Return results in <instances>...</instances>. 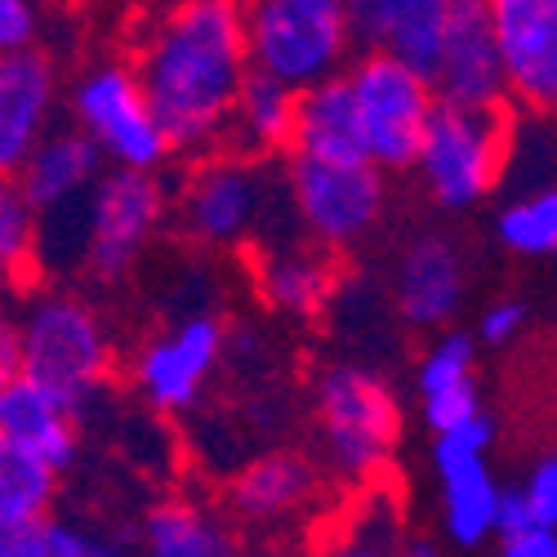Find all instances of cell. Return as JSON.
Masks as SVG:
<instances>
[{
  "mask_svg": "<svg viewBox=\"0 0 557 557\" xmlns=\"http://www.w3.org/2000/svg\"><path fill=\"white\" fill-rule=\"evenodd\" d=\"M134 76L174 152L206 157L223 144V125L250 76L242 0H174L148 27Z\"/></svg>",
  "mask_w": 557,
  "mask_h": 557,
  "instance_id": "6da1fadb",
  "label": "cell"
},
{
  "mask_svg": "<svg viewBox=\"0 0 557 557\" xmlns=\"http://www.w3.org/2000/svg\"><path fill=\"white\" fill-rule=\"evenodd\" d=\"M18 317V370L54 388L76 410L95 401L116 375V344L95 304L72 290H32Z\"/></svg>",
  "mask_w": 557,
  "mask_h": 557,
  "instance_id": "7a4b0ae2",
  "label": "cell"
},
{
  "mask_svg": "<svg viewBox=\"0 0 557 557\" xmlns=\"http://www.w3.org/2000/svg\"><path fill=\"white\" fill-rule=\"evenodd\" d=\"M242 18L250 72L286 89L331 81L352 63L357 45L344 0H250Z\"/></svg>",
  "mask_w": 557,
  "mask_h": 557,
  "instance_id": "3957f363",
  "label": "cell"
},
{
  "mask_svg": "<svg viewBox=\"0 0 557 557\" xmlns=\"http://www.w3.org/2000/svg\"><path fill=\"white\" fill-rule=\"evenodd\" d=\"M317 429L331 469L348 482H375L401 446V397L366 366H331L317 380Z\"/></svg>",
  "mask_w": 557,
  "mask_h": 557,
  "instance_id": "277c9868",
  "label": "cell"
},
{
  "mask_svg": "<svg viewBox=\"0 0 557 557\" xmlns=\"http://www.w3.org/2000/svg\"><path fill=\"white\" fill-rule=\"evenodd\" d=\"M513 152V129H508V108H459L437 103L424 138L414 148L410 170L420 174L429 197L446 210H473L482 206L508 170Z\"/></svg>",
  "mask_w": 557,
  "mask_h": 557,
  "instance_id": "5b68a950",
  "label": "cell"
},
{
  "mask_svg": "<svg viewBox=\"0 0 557 557\" xmlns=\"http://www.w3.org/2000/svg\"><path fill=\"white\" fill-rule=\"evenodd\" d=\"M276 201H286V188L268 161L227 148L206 152L178 188V232L206 250H237L250 242L259 246Z\"/></svg>",
  "mask_w": 557,
  "mask_h": 557,
  "instance_id": "8992f818",
  "label": "cell"
},
{
  "mask_svg": "<svg viewBox=\"0 0 557 557\" xmlns=\"http://www.w3.org/2000/svg\"><path fill=\"white\" fill-rule=\"evenodd\" d=\"M67 125H76L108 170H148L161 174L174 157L170 138L138 85L129 63H89L67 85Z\"/></svg>",
  "mask_w": 557,
  "mask_h": 557,
  "instance_id": "52a82bcc",
  "label": "cell"
},
{
  "mask_svg": "<svg viewBox=\"0 0 557 557\" xmlns=\"http://www.w3.org/2000/svg\"><path fill=\"white\" fill-rule=\"evenodd\" d=\"M170 219V193L161 174L103 170L81 201V263L99 282H121L138 268Z\"/></svg>",
  "mask_w": 557,
  "mask_h": 557,
  "instance_id": "ba28073f",
  "label": "cell"
},
{
  "mask_svg": "<svg viewBox=\"0 0 557 557\" xmlns=\"http://www.w3.org/2000/svg\"><path fill=\"white\" fill-rule=\"evenodd\" d=\"M344 81H348L370 165L410 170L414 148L424 138V125L437 108L433 81L420 67H410L393 54H370V50H361L344 67Z\"/></svg>",
  "mask_w": 557,
  "mask_h": 557,
  "instance_id": "9c48e42d",
  "label": "cell"
},
{
  "mask_svg": "<svg viewBox=\"0 0 557 557\" xmlns=\"http://www.w3.org/2000/svg\"><path fill=\"white\" fill-rule=\"evenodd\" d=\"M282 188L299 237L317 242L321 250H348L366 242L384 219V170L370 161L290 157Z\"/></svg>",
  "mask_w": 557,
  "mask_h": 557,
  "instance_id": "30bf717a",
  "label": "cell"
},
{
  "mask_svg": "<svg viewBox=\"0 0 557 557\" xmlns=\"http://www.w3.org/2000/svg\"><path fill=\"white\" fill-rule=\"evenodd\" d=\"M499 424L491 410H478L446 433H433V482H437V518L442 535L473 553L486 548L499 531V495L504 482L491 469Z\"/></svg>",
  "mask_w": 557,
  "mask_h": 557,
  "instance_id": "8fae6325",
  "label": "cell"
},
{
  "mask_svg": "<svg viewBox=\"0 0 557 557\" xmlns=\"http://www.w3.org/2000/svg\"><path fill=\"white\" fill-rule=\"evenodd\" d=\"M227 352V326L219 312H183L157 331L148 344H138L129 357V384L157 414H183L193 410L223 366Z\"/></svg>",
  "mask_w": 557,
  "mask_h": 557,
  "instance_id": "7c38bea8",
  "label": "cell"
},
{
  "mask_svg": "<svg viewBox=\"0 0 557 557\" xmlns=\"http://www.w3.org/2000/svg\"><path fill=\"white\" fill-rule=\"evenodd\" d=\"M499 50L508 103L548 112L557 103V0H482Z\"/></svg>",
  "mask_w": 557,
  "mask_h": 557,
  "instance_id": "4fadbf2b",
  "label": "cell"
},
{
  "mask_svg": "<svg viewBox=\"0 0 557 557\" xmlns=\"http://www.w3.org/2000/svg\"><path fill=\"white\" fill-rule=\"evenodd\" d=\"M437 103L459 108H508V85L482 0H450L437 54L429 63Z\"/></svg>",
  "mask_w": 557,
  "mask_h": 557,
  "instance_id": "5bb4252c",
  "label": "cell"
},
{
  "mask_svg": "<svg viewBox=\"0 0 557 557\" xmlns=\"http://www.w3.org/2000/svg\"><path fill=\"white\" fill-rule=\"evenodd\" d=\"M63 81L45 50L0 54V178H14L59 116Z\"/></svg>",
  "mask_w": 557,
  "mask_h": 557,
  "instance_id": "9a60e30c",
  "label": "cell"
},
{
  "mask_svg": "<svg viewBox=\"0 0 557 557\" xmlns=\"http://www.w3.org/2000/svg\"><path fill=\"white\" fill-rule=\"evenodd\" d=\"M255 286L272 312L299 321L321 317L339 286L335 250H321L308 237H263L255 250Z\"/></svg>",
  "mask_w": 557,
  "mask_h": 557,
  "instance_id": "2e32d148",
  "label": "cell"
},
{
  "mask_svg": "<svg viewBox=\"0 0 557 557\" xmlns=\"http://www.w3.org/2000/svg\"><path fill=\"white\" fill-rule=\"evenodd\" d=\"M469 299V268L450 237L424 232L401 250L397 263V308L410 326L446 331Z\"/></svg>",
  "mask_w": 557,
  "mask_h": 557,
  "instance_id": "e0dca14e",
  "label": "cell"
},
{
  "mask_svg": "<svg viewBox=\"0 0 557 557\" xmlns=\"http://www.w3.org/2000/svg\"><path fill=\"white\" fill-rule=\"evenodd\" d=\"M0 437H10L14 446L40 455L50 469L67 473L81 455V410L18 370L0 388Z\"/></svg>",
  "mask_w": 557,
  "mask_h": 557,
  "instance_id": "ac0fdd59",
  "label": "cell"
},
{
  "mask_svg": "<svg viewBox=\"0 0 557 557\" xmlns=\"http://www.w3.org/2000/svg\"><path fill=\"white\" fill-rule=\"evenodd\" d=\"M103 170L108 165L95 152V144H89L76 125L54 121L50 129H45L40 144L27 152V161L18 165L14 183L40 219V214H54V210H67V206L85 201Z\"/></svg>",
  "mask_w": 557,
  "mask_h": 557,
  "instance_id": "d6986e66",
  "label": "cell"
},
{
  "mask_svg": "<svg viewBox=\"0 0 557 557\" xmlns=\"http://www.w3.org/2000/svg\"><path fill=\"white\" fill-rule=\"evenodd\" d=\"M352 45L370 54H393L429 76L450 0H344Z\"/></svg>",
  "mask_w": 557,
  "mask_h": 557,
  "instance_id": "ffe728a7",
  "label": "cell"
},
{
  "mask_svg": "<svg viewBox=\"0 0 557 557\" xmlns=\"http://www.w3.org/2000/svg\"><path fill=\"white\" fill-rule=\"evenodd\" d=\"M414 397H420V414L433 433H446L486 410L478 380V344L469 331H442L424 348L420 366H414Z\"/></svg>",
  "mask_w": 557,
  "mask_h": 557,
  "instance_id": "44dd1931",
  "label": "cell"
},
{
  "mask_svg": "<svg viewBox=\"0 0 557 557\" xmlns=\"http://www.w3.org/2000/svg\"><path fill=\"white\" fill-rule=\"evenodd\" d=\"M317 469L299 450H268L227 482V513L250 527H282L312 504Z\"/></svg>",
  "mask_w": 557,
  "mask_h": 557,
  "instance_id": "7402d4cb",
  "label": "cell"
},
{
  "mask_svg": "<svg viewBox=\"0 0 557 557\" xmlns=\"http://www.w3.org/2000/svg\"><path fill=\"white\" fill-rule=\"evenodd\" d=\"M290 157L312 161H370L361 144V125L352 112V95L344 72L331 81H317L295 95V129H290Z\"/></svg>",
  "mask_w": 557,
  "mask_h": 557,
  "instance_id": "603a6c76",
  "label": "cell"
},
{
  "mask_svg": "<svg viewBox=\"0 0 557 557\" xmlns=\"http://www.w3.org/2000/svg\"><path fill=\"white\" fill-rule=\"evenodd\" d=\"M138 535V557H246L232 522L197 499H161L148 508Z\"/></svg>",
  "mask_w": 557,
  "mask_h": 557,
  "instance_id": "cb8c5ba5",
  "label": "cell"
},
{
  "mask_svg": "<svg viewBox=\"0 0 557 557\" xmlns=\"http://www.w3.org/2000/svg\"><path fill=\"white\" fill-rule=\"evenodd\" d=\"M295 95L299 89H286L282 81H268V76L250 72L237 89V99H232L219 148L242 152V157H259V161H268L276 152H290Z\"/></svg>",
  "mask_w": 557,
  "mask_h": 557,
  "instance_id": "d4e9b609",
  "label": "cell"
},
{
  "mask_svg": "<svg viewBox=\"0 0 557 557\" xmlns=\"http://www.w3.org/2000/svg\"><path fill=\"white\" fill-rule=\"evenodd\" d=\"M59 499V469L0 437V527L45 522Z\"/></svg>",
  "mask_w": 557,
  "mask_h": 557,
  "instance_id": "484cf974",
  "label": "cell"
},
{
  "mask_svg": "<svg viewBox=\"0 0 557 557\" xmlns=\"http://www.w3.org/2000/svg\"><path fill=\"white\" fill-rule=\"evenodd\" d=\"M312 557H401V513L388 491H370Z\"/></svg>",
  "mask_w": 557,
  "mask_h": 557,
  "instance_id": "4316f807",
  "label": "cell"
},
{
  "mask_svg": "<svg viewBox=\"0 0 557 557\" xmlns=\"http://www.w3.org/2000/svg\"><path fill=\"white\" fill-rule=\"evenodd\" d=\"M495 237L518 259H548L557 250V193L553 183L518 193L495 214Z\"/></svg>",
  "mask_w": 557,
  "mask_h": 557,
  "instance_id": "83f0119b",
  "label": "cell"
},
{
  "mask_svg": "<svg viewBox=\"0 0 557 557\" xmlns=\"http://www.w3.org/2000/svg\"><path fill=\"white\" fill-rule=\"evenodd\" d=\"M36 272V210L14 178H0V299L23 290Z\"/></svg>",
  "mask_w": 557,
  "mask_h": 557,
  "instance_id": "f1b7e54d",
  "label": "cell"
},
{
  "mask_svg": "<svg viewBox=\"0 0 557 557\" xmlns=\"http://www.w3.org/2000/svg\"><path fill=\"white\" fill-rule=\"evenodd\" d=\"M50 557H138V535L95 518H45Z\"/></svg>",
  "mask_w": 557,
  "mask_h": 557,
  "instance_id": "f546056e",
  "label": "cell"
},
{
  "mask_svg": "<svg viewBox=\"0 0 557 557\" xmlns=\"http://www.w3.org/2000/svg\"><path fill=\"white\" fill-rule=\"evenodd\" d=\"M527 331H531V304L527 299H495L478 317L473 344L478 348H513L518 339H527Z\"/></svg>",
  "mask_w": 557,
  "mask_h": 557,
  "instance_id": "4dcf8cb0",
  "label": "cell"
},
{
  "mask_svg": "<svg viewBox=\"0 0 557 557\" xmlns=\"http://www.w3.org/2000/svg\"><path fill=\"white\" fill-rule=\"evenodd\" d=\"M513 495L522 499V508L540 527H557V459L540 455L522 473V482H513Z\"/></svg>",
  "mask_w": 557,
  "mask_h": 557,
  "instance_id": "1f68e13d",
  "label": "cell"
},
{
  "mask_svg": "<svg viewBox=\"0 0 557 557\" xmlns=\"http://www.w3.org/2000/svg\"><path fill=\"white\" fill-rule=\"evenodd\" d=\"M40 36V0H0V54L36 50Z\"/></svg>",
  "mask_w": 557,
  "mask_h": 557,
  "instance_id": "d6a6232c",
  "label": "cell"
},
{
  "mask_svg": "<svg viewBox=\"0 0 557 557\" xmlns=\"http://www.w3.org/2000/svg\"><path fill=\"white\" fill-rule=\"evenodd\" d=\"M499 557H557V527H518L491 540Z\"/></svg>",
  "mask_w": 557,
  "mask_h": 557,
  "instance_id": "836d02e7",
  "label": "cell"
},
{
  "mask_svg": "<svg viewBox=\"0 0 557 557\" xmlns=\"http://www.w3.org/2000/svg\"><path fill=\"white\" fill-rule=\"evenodd\" d=\"M0 557H50V548H45V522L0 527Z\"/></svg>",
  "mask_w": 557,
  "mask_h": 557,
  "instance_id": "e575fe53",
  "label": "cell"
},
{
  "mask_svg": "<svg viewBox=\"0 0 557 557\" xmlns=\"http://www.w3.org/2000/svg\"><path fill=\"white\" fill-rule=\"evenodd\" d=\"M18 375V317L0 299V388Z\"/></svg>",
  "mask_w": 557,
  "mask_h": 557,
  "instance_id": "d590c367",
  "label": "cell"
},
{
  "mask_svg": "<svg viewBox=\"0 0 557 557\" xmlns=\"http://www.w3.org/2000/svg\"><path fill=\"white\" fill-rule=\"evenodd\" d=\"M401 557H450V553L433 540H401Z\"/></svg>",
  "mask_w": 557,
  "mask_h": 557,
  "instance_id": "8d00e7d4",
  "label": "cell"
}]
</instances>
